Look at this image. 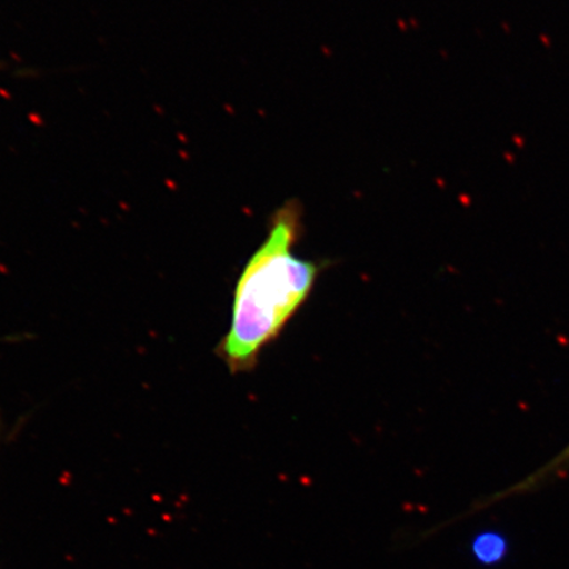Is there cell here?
I'll return each mask as SVG.
<instances>
[{"mask_svg": "<svg viewBox=\"0 0 569 569\" xmlns=\"http://www.w3.org/2000/svg\"><path fill=\"white\" fill-rule=\"evenodd\" d=\"M471 550L480 563L495 566L508 557L509 542L500 532L483 531L475 537Z\"/></svg>", "mask_w": 569, "mask_h": 569, "instance_id": "cell-3", "label": "cell"}, {"mask_svg": "<svg viewBox=\"0 0 569 569\" xmlns=\"http://www.w3.org/2000/svg\"><path fill=\"white\" fill-rule=\"evenodd\" d=\"M0 68H2V66H0Z\"/></svg>", "mask_w": 569, "mask_h": 569, "instance_id": "cell-4", "label": "cell"}, {"mask_svg": "<svg viewBox=\"0 0 569 569\" xmlns=\"http://www.w3.org/2000/svg\"><path fill=\"white\" fill-rule=\"evenodd\" d=\"M568 468L569 445L566 446L565 450L560 451L557 457L551 459L549 462H546L542 468H539L537 472L529 475L528 478L519 481L508 490H505V492L498 493L497 497H492V501L495 502L496 500H500V498L530 492V490L537 489L538 487L543 486L545 482L557 478L558 475L567 471Z\"/></svg>", "mask_w": 569, "mask_h": 569, "instance_id": "cell-2", "label": "cell"}, {"mask_svg": "<svg viewBox=\"0 0 569 569\" xmlns=\"http://www.w3.org/2000/svg\"><path fill=\"white\" fill-rule=\"evenodd\" d=\"M300 233V209L283 206L240 273L230 330L218 346L232 373L256 367L262 350L281 336L316 287L323 266L293 252Z\"/></svg>", "mask_w": 569, "mask_h": 569, "instance_id": "cell-1", "label": "cell"}]
</instances>
